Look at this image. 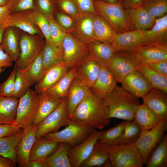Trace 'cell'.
<instances>
[{
  "mask_svg": "<svg viewBox=\"0 0 167 167\" xmlns=\"http://www.w3.org/2000/svg\"><path fill=\"white\" fill-rule=\"evenodd\" d=\"M101 100L109 118L125 121L133 120L140 104L138 98L117 85L109 95Z\"/></svg>",
  "mask_w": 167,
  "mask_h": 167,
  "instance_id": "obj_1",
  "label": "cell"
},
{
  "mask_svg": "<svg viewBox=\"0 0 167 167\" xmlns=\"http://www.w3.org/2000/svg\"><path fill=\"white\" fill-rule=\"evenodd\" d=\"M71 119L83 122L95 129H101L109 125L111 119L101 100L92 92L78 105Z\"/></svg>",
  "mask_w": 167,
  "mask_h": 167,
  "instance_id": "obj_2",
  "label": "cell"
},
{
  "mask_svg": "<svg viewBox=\"0 0 167 167\" xmlns=\"http://www.w3.org/2000/svg\"><path fill=\"white\" fill-rule=\"evenodd\" d=\"M93 129L83 122L70 119L63 129L49 133L43 137L50 141L67 143L73 147L85 140Z\"/></svg>",
  "mask_w": 167,
  "mask_h": 167,
  "instance_id": "obj_3",
  "label": "cell"
},
{
  "mask_svg": "<svg viewBox=\"0 0 167 167\" xmlns=\"http://www.w3.org/2000/svg\"><path fill=\"white\" fill-rule=\"evenodd\" d=\"M97 14L104 18L117 33L130 31L122 3H109L102 0H94Z\"/></svg>",
  "mask_w": 167,
  "mask_h": 167,
  "instance_id": "obj_4",
  "label": "cell"
},
{
  "mask_svg": "<svg viewBox=\"0 0 167 167\" xmlns=\"http://www.w3.org/2000/svg\"><path fill=\"white\" fill-rule=\"evenodd\" d=\"M109 160L112 167H142L143 165L141 155L134 143L109 145Z\"/></svg>",
  "mask_w": 167,
  "mask_h": 167,
  "instance_id": "obj_5",
  "label": "cell"
},
{
  "mask_svg": "<svg viewBox=\"0 0 167 167\" xmlns=\"http://www.w3.org/2000/svg\"><path fill=\"white\" fill-rule=\"evenodd\" d=\"M19 44L20 53L15 62L17 68L28 66L43 50L45 42L42 36L23 33L19 36Z\"/></svg>",
  "mask_w": 167,
  "mask_h": 167,
  "instance_id": "obj_6",
  "label": "cell"
},
{
  "mask_svg": "<svg viewBox=\"0 0 167 167\" xmlns=\"http://www.w3.org/2000/svg\"><path fill=\"white\" fill-rule=\"evenodd\" d=\"M64 62L68 70L76 68L89 57L88 44L71 32H67L62 44Z\"/></svg>",
  "mask_w": 167,
  "mask_h": 167,
  "instance_id": "obj_7",
  "label": "cell"
},
{
  "mask_svg": "<svg viewBox=\"0 0 167 167\" xmlns=\"http://www.w3.org/2000/svg\"><path fill=\"white\" fill-rule=\"evenodd\" d=\"M40 101V96L34 90L29 88L19 99L15 123L24 129L32 124Z\"/></svg>",
  "mask_w": 167,
  "mask_h": 167,
  "instance_id": "obj_8",
  "label": "cell"
},
{
  "mask_svg": "<svg viewBox=\"0 0 167 167\" xmlns=\"http://www.w3.org/2000/svg\"><path fill=\"white\" fill-rule=\"evenodd\" d=\"M167 130V121H162L151 129L142 131L134 143L141 155L143 165H146L151 152L161 141Z\"/></svg>",
  "mask_w": 167,
  "mask_h": 167,
  "instance_id": "obj_9",
  "label": "cell"
},
{
  "mask_svg": "<svg viewBox=\"0 0 167 167\" xmlns=\"http://www.w3.org/2000/svg\"><path fill=\"white\" fill-rule=\"evenodd\" d=\"M139 64L130 51L115 52L106 66L117 82L121 83Z\"/></svg>",
  "mask_w": 167,
  "mask_h": 167,
  "instance_id": "obj_10",
  "label": "cell"
},
{
  "mask_svg": "<svg viewBox=\"0 0 167 167\" xmlns=\"http://www.w3.org/2000/svg\"><path fill=\"white\" fill-rule=\"evenodd\" d=\"M67 102V97L63 99L58 107L38 125L36 138L58 131L61 127L67 125L69 119Z\"/></svg>",
  "mask_w": 167,
  "mask_h": 167,
  "instance_id": "obj_11",
  "label": "cell"
},
{
  "mask_svg": "<svg viewBox=\"0 0 167 167\" xmlns=\"http://www.w3.org/2000/svg\"><path fill=\"white\" fill-rule=\"evenodd\" d=\"M130 51L143 65L167 60V43L144 44Z\"/></svg>",
  "mask_w": 167,
  "mask_h": 167,
  "instance_id": "obj_12",
  "label": "cell"
},
{
  "mask_svg": "<svg viewBox=\"0 0 167 167\" xmlns=\"http://www.w3.org/2000/svg\"><path fill=\"white\" fill-rule=\"evenodd\" d=\"M102 131L93 129L89 135L77 145L71 147L68 153L72 167H79L91 153Z\"/></svg>",
  "mask_w": 167,
  "mask_h": 167,
  "instance_id": "obj_13",
  "label": "cell"
},
{
  "mask_svg": "<svg viewBox=\"0 0 167 167\" xmlns=\"http://www.w3.org/2000/svg\"><path fill=\"white\" fill-rule=\"evenodd\" d=\"M121 83L122 88L137 98H142L152 88L143 75L137 70L127 75Z\"/></svg>",
  "mask_w": 167,
  "mask_h": 167,
  "instance_id": "obj_14",
  "label": "cell"
},
{
  "mask_svg": "<svg viewBox=\"0 0 167 167\" xmlns=\"http://www.w3.org/2000/svg\"><path fill=\"white\" fill-rule=\"evenodd\" d=\"M145 31L137 30L117 33L111 43L114 51H129L134 50L142 44Z\"/></svg>",
  "mask_w": 167,
  "mask_h": 167,
  "instance_id": "obj_15",
  "label": "cell"
},
{
  "mask_svg": "<svg viewBox=\"0 0 167 167\" xmlns=\"http://www.w3.org/2000/svg\"><path fill=\"white\" fill-rule=\"evenodd\" d=\"M38 127V126L32 124L24 129L23 136L16 148L17 161L20 167H26L29 161L30 152L36 139Z\"/></svg>",
  "mask_w": 167,
  "mask_h": 167,
  "instance_id": "obj_16",
  "label": "cell"
},
{
  "mask_svg": "<svg viewBox=\"0 0 167 167\" xmlns=\"http://www.w3.org/2000/svg\"><path fill=\"white\" fill-rule=\"evenodd\" d=\"M125 11L130 31L149 30L154 24L155 19L140 6L125 9Z\"/></svg>",
  "mask_w": 167,
  "mask_h": 167,
  "instance_id": "obj_17",
  "label": "cell"
},
{
  "mask_svg": "<svg viewBox=\"0 0 167 167\" xmlns=\"http://www.w3.org/2000/svg\"><path fill=\"white\" fill-rule=\"evenodd\" d=\"M117 83L106 66H101L99 75L90 89L93 94L101 100L112 92Z\"/></svg>",
  "mask_w": 167,
  "mask_h": 167,
  "instance_id": "obj_18",
  "label": "cell"
},
{
  "mask_svg": "<svg viewBox=\"0 0 167 167\" xmlns=\"http://www.w3.org/2000/svg\"><path fill=\"white\" fill-rule=\"evenodd\" d=\"M145 104L161 118L167 121V93L152 88L142 98Z\"/></svg>",
  "mask_w": 167,
  "mask_h": 167,
  "instance_id": "obj_19",
  "label": "cell"
},
{
  "mask_svg": "<svg viewBox=\"0 0 167 167\" xmlns=\"http://www.w3.org/2000/svg\"><path fill=\"white\" fill-rule=\"evenodd\" d=\"M69 70L64 61L49 68L35 86L38 94L43 92L54 85Z\"/></svg>",
  "mask_w": 167,
  "mask_h": 167,
  "instance_id": "obj_20",
  "label": "cell"
},
{
  "mask_svg": "<svg viewBox=\"0 0 167 167\" xmlns=\"http://www.w3.org/2000/svg\"><path fill=\"white\" fill-rule=\"evenodd\" d=\"M94 15L80 13L75 19V24L71 32L87 44L94 40L93 19Z\"/></svg>",
  "mask_w": 167,
  "mask_h": 167,
  "instance_id": "obj_21",
  "label": "cell"
},
{
  "mask_svg": "<svg viewBox=\"0 0 167 167\" xmlns=\"http://www.w3.org/2000/svg\"><path fill=\"white\" fill-rule=\"evenodd\" d=\"M91 92L89 87L83 84L77 78L74 79L69 88L67 97V109L69 119L71 118L78 105Z\"/></svg>",
  "mask_w": 167,
  "mask_h": 167,
  "instance_id": "obj_22",
  "label": "cell"
},
{
  "mask_svg": "<svg viewBox=\"0 0 167 167\" xmlns=\"http://www.w3.org/2000/svg\"><path fill=\"white\" fill-rule=\"evenodd\" d=\"M167 43V14L156 18L152 28L146 30L142 44Z\"/></svg>",
  "mask_w": 167,
  "mask_h": 167,
  "instance_id": "obj_23",
  "label": "cell"
},
{
  "mask_svg": "<svg viewBox=\"0 0 167 167\" xmlns=\"http://www.w3.org/2000/svg\"><path fill=\"white\" fill-rule=\"evenodd\" d=\"M76 69V78L83 84L90 88L99 75L101 66L88 57Z\"/></svg>",
  "mask_w": 167,
  "mask_h": 167,
  "instance_id": "obj_24",
  "label": "cell"
},
{
  "mask_svg": "<svg viewBox=\"0 0 167 167\" xmlns=\"http://www.w3.org/2000/svg\"><path fill=\"white\" fill-rule=\"evenodd\" d=\"M32 10L11 13L9 26L15 27L31 35L38 34L43 36L31 18Z\"/></svg>",
  "mask_w": 167,
  "mask_h": 167,
  "instance_id": "obj_25",
  "label": "cell"
},
{
  "mask_svg": "<svg viewBox=\"0 0 167 167\" xmlns=\"http://www.w3.org/2000/svg\"><path fill=\"white\" fill-rule=\"evenodd\" d=\"M89 57L101 66L106 65L115 51L111 44L94 40L88 44Z\"/></svg>",
  "mask_w": 167,
  "mask_h": 167,
  "instance_id": "obj_26",
  "label": "cell"
},
{
  "mask_svg": "<svg viewBox=\"0 0 167 167\" xmlns=\"http://www.w3.org/2000/svg\"><path fill=\"white\" fill-rule=\"evenodd\" d=\"M38 94L40 96L39 105L32 124L35 126H38L48 115L56 109L63 99L44 92Z\"/></svg>",
  "mask_w": 167,
  "mask_h": 167,
  "instance_id": "obj_27",
  "label": "cell"
},
{
  "mask_svg": "<svg viewBox=\"0 0 167 167\" xmlns=\"http://www.w3.org/2000/svg\"><path fill=\"white\" fill-rule=\"evenodd\" d=\"M16 28L9 26L4 29L1 44L3 49L15 62L20 53L19 44V34Z\"/></svg>",
  "mask_w": 167,
  "mask_h": 167,
  "instance_id": "obj_28",
  "label": "cell"
},
{
  "mask_svg": "<svg viewBox=\"0 0 167 167\" xmlns=\"http://www.w3.org/2000/svg\"><path fill=\"white\" fill-rule=\"evenodd\" d=\"M93 27L95 40L111 44L117 33L104 18L98 14L94 16Z\"/></svg>",
  "mask_w": 167,
  "mask_h": 167,
  "instance_id": "obj_29",
  "label": "cell"
},
{
  "mask_svg": "<svg viewBox=\"0 0 167 167\" xmlns=\"http://www.w3.org/2000/svg\"><path fill=\"white\" fill-rule=\"evenodd\" d=\"M59 143L49 141L43 136L36 138L30 151L29 161H44L57 149Z\"/></svg>",
  "mask_w": 167,
  "mask_h": 167,
  "instance_id": "obj_30",
  "label": "cell"
},
{
  "mask_svg": "<svg viewBox=\"0 0 167 167\" xmlns=\"http://www.w3.org/2000/svg\"><path fill=\"white\" fill-rule=\"evenodd\" d=\"M133 120L140 126L142 131L149 130L162 121L156 113L143 104H140L138 107Z\"/></svg>",
  "mask_w": 167,
  "mask_h": 167,
  "instance_id": "obj_31",
  "label": "cell"
},
{
  "mask_svg": "<svg viewBox=\"0 0 167 167\" xmlns=\"http://www.w3.org/2000/svg\"><path fill=\"white\" fill-rule=\"evenodd\" d=\"M109 159V145L97 140L90 154L80 167L103 166Z\"/></svg>",
  "mask_w": 167,
  "mask_h": 167,
  "instance_id": "obj_32",
  "label": "cell"
},
{
  "mask_svg": "<svg viewBox=\"0 0 167 167\" xmlns=\"http://www.w3.org/2000/svg\"><path fill=\"white\" fill-rule=\"evenodd\" d=\"M76 77V68L70 69L57 83L44 92L58 98L63 99L67 97L71 83Z\"/></svg>",
  "mask_w": 167,
  "mask_h": 167,
  "instance_id": "obj_33",
  "label": "cell"
},
{
  "mask_svg": "<svg viewBox=\"0 0 167 167\" xmlns=\"http://www.w3.org/2000/svg\"><path fill=\"white\" fill-rule=\"evenodd\" d=\"M42 61L43 77L49 68L58 63L64 61L62 48L58 47L53 43L45 42L43 50Z\"/></svg>",
  "mask_w": 167,
  "mask_h": 167,
  "instance_id": "obj_34",
  "label": "cell"
},
{
  "mask_svg": "<svg viewBox=\"0 0 167 167\" xmlns=\"http://www.w3.org/2000/svg\"><path fill=\"white\" fill-rule=\"evenodd\" d=\"M71 147L68 144L59 143L58 148L44 161L47 167H72L68 150Z\"/></svg>",
  "mask_w": 167,
  "mask_h": 167,
  "instance_id": "obj_35",
  "label": "cell"
},
{
  "mask_svg": "<svg viewBox=\"0 0 167 167\" xmlns=\"http://www.w3.org/2000/svg\"><path fill=\"white\" fill-rule=\"evenodd\" d=\"M19 99L0 96V124L15 123Z\"/></svg>",
  "mask_w": 167,
  "mask_h": 167,
  "instance_id": "obj_36",
  "label": "cell"
},
{
  "mask_svg": "<svg viewBox=\"0 0 167 167\" xmlns=\"http://www.w3.org/2000/svg\"><path fill=\"white\" fill-rule=\"evenodd\" d=\"M146 167H167V134L152 150L149 156Z\"/></svg>",
  "mask_w": 167,
  "mask_h": 167,
  "instance_id": "obj_37",
  "label": "cell"
},
{
  "mask_svg": "<svg viewBox=\"0 0 167 167\" xmlns=\"http://www.w3.org/2000/svg\"><path fill=\"white\" fill-rule=\"evenodd\" d=\"M24 132L22 129L15 135L0 138V155L8 157L16 163L17 161L16 148Z\"/></svg>",
  "mask_w": 167,
  "mask_h": 167,
  "instance_id": "obj_38",
  "label": "cell"
},
{
  "mask_svg": "<svg viewBox=\"0 0 167 167\" xmlns=\"http://www.w3.org/2000/svg\"><path fill=\"white\" fill-rule=\"evenodd\" d=\"M142 129L134 120L126 121L121 135L109 146H118L134 143L139 138Z\"/></svg>",
  "mask_w": 167,
  "mask_h": 167,
  "instance_id": "obj_39",
  "label": "cell"
},
{
  "mask_svg": "<svg viewBox=\"0 0 167 167\" xmlns=\"http://www.w3.org/2000/svg\"><path fill=\"white\" fill-rule=\"evenodd\" d=\"M136 70L143 75L149 82L152 88L167 93V77L140 64L138 65Z\"/></svg>",
  "mask_w": 167,
  "mask_h": 167,
  "instance_id": "obj_40",
  "label": "cell"
},
{
  "mask_svg": "<svg viewBox=\"0 0 167 167\" xmlns=\"http://www.w3.org/2000/svg\"><path fill=\"white\" fill-rule=\"evenodd\" d=\"M154 19L167 14V0H143L139 6Z\"/></svg>",
  "mask_w": 167,
  "mask_h": 167,
  "instance_id": "obj_41",
  "label": "cell"
},
{
  "mask_svg": "<svg viewBox=\"0 0 167 167\" xmlns=\"http://www.w3.org/2000/svg\"><path fill=\"white\" fill-rule=\"evenodd\" d=\"M32 84L27 75L26 68H17L12 97L19 99Z\"/></svg>",
  "mask_w": 167,
  "mask_h": 167,
  "instance_id": "obj_42",
  "label": "cell"
},
{
  "mask_svg": "<svg viewBox=\"0 0 167 167\" xmlns=\"http://www.w3.org/2000/svg\"><path fill=\"white\" fill-rule=\"evenodd\" d=\"M30 17L33 22L41 31L45 39V42L53 44L49 33L48 18L41 14L36 8L32 10Z\"/></svg>",
  "mask_w": 167,
  "mask_h": 167,
  "instance_id": "obj_43",
  "label": "cell"
},
{
  "mask_svg": "<svg viewBox=\"0 0 167 167\" xmlns=\"http://www.w3.org/2000/svg\"><path fill=\"white\" fill-rule=\"evenodd\" d=\"M42 53L43 50L32 62L26 68L28 77L32 85L37 83L42 78Z\"/></svg>",
  "mask_w": 167,
  "mask_h": 167,
  "instance_id": "obj_44",
  "label": "cell"
},
{
  "mask_svg": "<svg viewBox=\"0 0 167 167\" xmlns=\"http://www.w3.org/2000/svg\"><path fill=\"white\" fill-rule=\"evenodd\" d=\"M126 121H124L113 127L102 131L98 140L109 145L117 139L123 133Z\"/></svg>",
  "mask_w": 167,
  "mask_h": 167,
  "instance_id": "obj_45",
  "label": "cell"
},
{
  "mask_svg": "<svg viewBox=\"0 0 167 167\" xmlns=\"http://www.w3.org/2000/svg\"><path fill=\"white\" fill-rule=\"evenodd\" d=\"M48 19L49 24V33L52 41L55 46L62 48V42L66 32L54 18Z\"/></svg>",
  "mask_w": 167,
  "mask_h": 167,
  "instance_id": "obj_46",
  "label": "cell"
},
{
  "mask_svg": "<svg viewBox=\"0 0 167 167\" xmlns=\"http://www.w3.org/2000/svg\"><path fill=\"white\" fill-rule=\"evenodd\" d=\"M17 70V67L15 65L7 79L0 84V96L12 97Z\"/></svg>",
  "mask_w": 167,
  "mask_h": 167,
  "instance_id": "obj_47",
  "label": "cell"
},
{
  "mask_svg": "<svg viewBox=\"0 0 167 167\" xmlns=\"http://www.w3.org/2000/svg\"><path fill=\"white\" fill-rule=\"evenodd\" d=\"M56 5L65 14L75 19L80 14L78 7L74 0H55Z\"/></svg>",
  "mask_w": 167,
  "mask_h": 167,
  "instance_id": "obj_48",
  "label": "cell"
},
{
  "mask_svg": "<svg viewBox=\"0 0 167 167\" xmlns=\"http://www.w3.org/2000/svg\"><path fill=\"white\" fill-rule=\"evenodd\" d=\"M8 4L11 13L35 8L34 0H9Z\"/></svg>",
  "mask_w": 167,
  "mask_h": 167,
  "instance_id": "obj_49",
  "label": "cell"
},
{
  "mask_svg": "<svg viewBox=\"0 0 167 167\" xmlns=\"http://www.w3.org/2000/svg\"><path fill=\"white\" fill-rule=\"evenodd\" d=\"M36 8L41 14L48 18H54L53 14L56 5L55 0H36Z\"/></svg>",
  "mask_w": 167,
  "mask_h": 167,
  "instance_id": "obj_50",
  "label": "cell"
},
{
  "mask_svg": "<svg viewBox=\"0 0 167 167\" xmlns=\"http://www.w3.org/2000/svg\"><path fill=\"white\" fill-rule=\"evenodd\" d=\"M58 23L67 32H71L75 24V19L71 16L62 12L56 15Z\"/></svg>",
  "mask_w": 167,
  "mask_h": 167,
  "instance_id": "obj_51",
  "label": "cell"
},
{
  "mask_svg": "<svg viewBox=\"0 0 167 167\" xmlns=\"http://www.w3.org/2000/svg\"><path fill=\"white\" fill-rule=\"evenodd\" d=\"M80 13L97 14L94 5V0H74Z\"/></svg>",
  "mask_w": 167,
  "mask_h": 167,
  "instance_id": "obj_52",
  "label": "cell"
},
{
  "mask_svg": "<svg viewBox=\"0 0 167 167\" xmlns=\"http://www.w3.org/2000/svg\"><path fill=\"white\" fill-rule=\"evenodd\" d=\"M21 130L15 123L0 124V138L15 135Z\"/></svg>",
  "mask_w": 167,
  "mask_h": 167,
  "instance_id": "obj_53",
  "label": "cell"
},
{
  "mask_svg": "<svg viewBox=\"0 0 167 167\" xmlns=\"http://www.w3.org/2000/svg\"><path fill=\"white\" fill-rule=\"evenodd\" d=\"M11 12L8 3L0 6V27L5 29L9 26Z\"/></svg>",
  "mask_w": 167,
  "mask_h": 167,
  "instance_id": "obj_54",
  "label": "cell"
},
{
  "mask_svg": "<svg viewBox=\"0 0 167 167\" xmlns=\"http://www.w3.org/2000/svg\"><path fill=\"white\" fill-rule=\"evenodd\" d=\"M144 65L156 73L167 77V60L155 62Z\"/></svg>",
  "mask_w": 167,
  "mask_h": 167,
  "instance_id": "obj_55",
  "label": "cell"
},
{
  "mask_svg": "<svg viewBox=\"0 0 167 167\" xmlns=\"http://www.w3.org/2000/svg\"><path fill=\"white\" fill-rule=\"evenodd\" d=\"M13 61L4 51L1 44L0 45V68L11 67Z\"/></svg>",
  "mask_w": 167,
  "mask_h": 167,
  "instance_id": "obj_56",
  "label": "cell"
},
{
  "mask_svg": "<svg viewBox=\"0 0 167 167\" xmlns=\"http://www.w3.org/2000/svg\"><path fill=\"white\" fill-rule=\"evenodd\" d=\"M143 0H123L122 2L124 9H129L139 5Z\"/></svg>",
  "mask_w": 167,
  "mask_h": 167,
  "instance_id": "obj_57",
  "label": "cell"
},
{
  "mask_svg": "<svg viewBox=\"0 0 167 167\" xmlns=\"http://www.w3.org/2000/svg\"><path fill=\"white\" fill-rule=\"evenodd\" d=\"M15 163L11 159L0 155V167H12Z\"/></svg>",
  "mask_w": 167,
  "mask_h": 167,
  "instance_id": "obj_58",
  "label": "cell"
},
{
  "mask_svg": "<svg viewBox=\"0 0 167 167\" xmlns=\"http://www.w3.org/2000/svg\"><path fill=\"white\" fill-rule=\"evenodd\" d=\"M26 167H47L43 161L38 160L29 161Z\"/></svg>",
  "mask_w": 167,
  "mask_h": 167,
  "instance_id": "obj_59",
  "label": "cell"
},
{
  "mask_svg": "<svg viewBox=\"0 0 167 167\" xmlns=\"http://www.w3.org/2000/svg\"><path fill=\"white\" fill-rule=\"evenodd\" d=\"M4 30V29L0 27V45H1V44L3 34Z\"/></svg>",
  "mask_w": 167,
  "mask_h": 167,
  "instance_id": "obj_60",
  "label": "cell"
},
{
  "mask_svg": "<svg viewBox=\"0 0 167 167\" xmlns=\"http://www.w3.org/2000/svg\"><path fill=\"white\" fill-rule=\"evenodd\" d=\"M9 0H0V6L7 4Z\"/></svg>",
  "mask_w": 167,
  "mask_h": 167,
  "instance_id": "obj_61",
  "label": "cell"
},
{
  "mask_svg": "<svg viewBox=\"0 0 167 167\" xmlns=\"http://www.w3.org/2000/svg\"><path fill=\"white\" fill-rule=\"evenodd\" d=\"M106 2L109 3H115L117 2L118 0H102Z\"/></svg>",
  "mask_w": 167,
  "mask_h": 167,
  "instance_id": "obj_62",
  "label": "cell"
},
{
  "mask_svg": "<svg viewBox=\"0 0 167 167\" xmlns=\"http://www.w3.org/2000/svg\"><path fill=\"white\" fill-rule=\"evenodd\" d=\"M6 68H0V74L3 71H4Z\"/></svg>",
  "mask_w": 167,
  "mask_h": 167,
  "instance_id": "obj_63",
  "label": "cell"
},
{
  "mask_svg": "<svg viewBox=\"0 0 167 167\" xmlns=\"http://www.w3.org/2000/svg\"><path fill=\"white\" fill-rule=\"evenodd\" d=\"M123 0H118V1L122 2L123 1Z\"/></svg>",
  "mask_w": 167,
  "mask_h": 167,
  "instance_id": "obj_64",
  "label": "cell"
}]
</instances>
